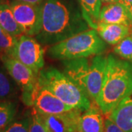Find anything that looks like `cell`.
Instances as JSON below:
<instances>
[{"mask_svg":"<svg viewBox=\"0 0 132 132\" xmlns=\"http://www.w3.org/2000/svg\"><path fill=\"white\" fill-rule=\"evenodd\" d=\"M41 13L42 26L35 38L43 46H51L91 29L74 0H44Z\"/></svg>","mask_w":132,"mask_h":132,"instance_id":"6da1fadb","label":"cell"},{"mask_svg":"<svg viewBox=\"0 0 132 132\" xmlns=\"http://www.w3.org/2000/svg\"><path fill=\"white\" fill-rule=\"evenodd\" d=\"M131 91L132 62L109 54L103 86L95 103L107 116Z\"/></svg>","mask_w":132,"mask_h":132,"instance_id":"7a4b0ae2","label":"cell"},{"mask_svg":"<svg viewBox=\"0 0 132 132\" xmlns=\"http://www.w3.org/2000/svg\"><path fill=\"white\" fill-rule=\"evenodd\" d=\"M64 73L75 81L89 96L96 101L104 82L107 57L102 54L63 60Z\"/></svg>","mask_w":132,"mask_h":132,"instance_id":"3957f363","label":"cell"},{"mask_svg":"<svg viewBox=\"0 0 132 132\" xmlns=\"http://www.w3.org/2000/svg\"><path fill=\"white\" fill-rule=\"evenodd\" d=\"M106 49V43L95 29H90L51 46L48 55L54 60H69L101 55Z\"/></svg>","mask_w":132,"mask_h":132,"instance_id":"277c9868","label":"cell"},{"mask_svg":"<svg viewBox=\"0 0 132 132\" xmlns=\"http://www.w3.org/2000/svg\"><path fill=\"white\" fill-rule=\"evenodd\" d=\"M38 81L73 109L84 112L92 104V100L85 91L64 72L55 68L42 69L38 73Z\"/></svg>","mask_w":132,"mask_h":132,"instance_id":"5b68a950","label":"cell"},{"mask_svg":"<svg viewBox=\"0 0 132 132\" xmlns=\"http://www.w3.org/2000/svg\"><path fill=\"white\" fill-rule=\"evenodd\" d=\"M0 59L10 76L21 90L22 101L27 106H32V94L38 74L14 57L1 56Z\"/></svg>","mask_w":132,"mask_h":132,"instance_id":"8992f818","label":"cell"},{"mask_svg":"<svg viewBox=\"0 0 132 132\" xmlns=\"http://www.w3.org/2000/svg\"><path fill=\"white\" fill-rule=\"evenodd\" d=\"M42 46L36 38L23 34L18 38L12 57L38 74L45 64Z\"/></svg>","mask_w":132,"mask_h":132,"instance_id":"52a82bcc","label":"cell"},{"mask_svg":"<svg viewBox=\"0 0 132 132\" xmlns=\"http://www.w3.org/2000/svg\"><path fill=\"white\" fill-rule=\"evenodd\" d=\"M10 5L23 33L35 37L40 32L42 26L41 4L35 5L13 0Z\"/></svg>","mask_w":132,"mask_h":132,"instance_id":"ba28073f","label":"cell"},{"mask_svg":"<svg viewBox=\"0 0 132 132\" xmlns=\"http://www.w3.org/2000/svg\"><path fill=\"white\" fill-rule=\"evenodd\" d=\"M32 107L42 115L62 113L73 109L38 80L32 94Z\"/></svg>","mask_w":132,"mask_h":132,"instance_id":"9c48e42d","label":"cell"},{"mask_svg":"<svg viewBox=\"0 0 132 132\" xmlns=\"http://www.w3.org/2000/svg\"><path fill=\"white\" fill-rule=\"evenodd\" d=\"M82 112L73 109L62 113L41 115L46 132H79V121Z\"/></svg>","mask_w":132,"mask_h":132,"instance_id":"30bf717a","label":"cell"},{"mask_svg":"<svg viewBox=\"0 0 132 132\" xmlns=\"http://www.w3.org/2000/svg\"><path fill=\"white\" fill-rule=\"evenodd\" d=\"M98 22L126 24L132 28L131 8L122 2L109 3L101 7Z\"/></svg>","mask_w":132,"mask_h":132,"instance_id":"8fae6325","label":"cell"},{"mask_svg":"<svg viewBox=\"0 0 132 132\" xmlns=\"http://www.w3.org/2000/svg\"><path fill=\"white\" fill-rule=\"evenodd\" d=\"M103 112L95 101L79 118V132H104L105 119Z\"/></svg>","mask_w":132,"mask_h":132,"instance_id":"7c38bea8","label":"cell"},{"mask_svg":"<svg viewBox=\"0 0 132 132\" xmlns=\"http://www.w3.org/2000/svg\"><path fill=\"white\" fill-rule=\"evenodd\" d=\"M125 132H132V91L107 115Z\"/></svg>","mask_w":132,"mask_h":132,"instance_id":"4fadbf2b","label":"cell"},{"mask_svg":"<svg viewBox=\"0 0 132 132\" xmlns=\"http://www.w3.org/2000/svg\"><path fill=\"white\" fill-rule=\"evenodd\" d=\"M99 36L106 44L115 46L131 33V27L121 24L98 22L96 29Z\"/></svg>","mask_w":132,"mask_h":132,"instance_id":"5bb4252c","label":"cell"},{"mask_svg":"<svg viewBox=\"0 0 132 132\" xmlns=\"http://www.w3.org/2000/svg\"><path fill=\"white\" fill-rule=\"evenodd\" d=\"M83 15L91 29H97L102 2L101 0H77Z\"/></svg>","mask_w":132,"mask_h":132,"instance_id":"9a60e30c","label":"cell"},{"mask_svg":"<svg viewBox=\"0 0 132 132\" xmlns=\"http://www.w3.org/2000/svg\"><path fill=\"white\" fill-rule=\"evenodd\" d=\"M0 26L15 37L24 34L15 19L10 4L0 3Z\"/></svg>","mask_w":132,"mask_h":132,"instance_id":"2e32d148","label":"cell"},{"mask_svg":"<svg viewBox=\"0 0 132 132\" xmlns=\"http://www.w3.org/2000/svg\"><path fill=\"white\" fill-rule=\"evenodd\" d=\"M19 86L10 76L7 69L0 65V101L11 100L17 95Z\"/></svg>","mask_w":132,"mask_h":132,"instance_id":"e0dca14e","label":"cell"},{"mask_svg":"<svg viewBox=\"0 0 132 132\" xmlns=\"http://www.w3.org/2000/svg\"><path fill=\"white\" fill-rule=\"evenodd\" d=\"M17 112L16 104L11 100L0 101V129L5 128L15 120Z\"/></svg>","mask_w":132,"mask_h":132,"instance_id":"ac0fdd59","label":"cell"},{"mask_svg":"<svg viewBox=\"0 0 132 132\" xmlns=\"http://www.w3.org/2000/svg\"><path fill=\"white\" fill-rule=\"evenodd\" d=\"M19 37H15L0 26V57H12Z\"/></svg>","mask_w":132,"mask_h":132,"instance_id":"d6986e66","label":"cell"},{"mask_svg":"<svg viewBox=\"0 0 132 132\" xmlns=\"http://www.w3.org/2000/svg\"><path fill=\"white\" fill-rule=\"evenodd\" d=\"M114 52L123 60L132 62V35H129L118 43L114 48Z\"/></svg>","mask_w":132,"mask_h":132,"instance_id":"ffe728a7","label":"cell"},{"mask_svg":"<svg viewBox=\"0 0 132 132\" xmlns=\"http://www.w3.org/2000/svg\"><path fill=\"white\" fill-rule=\"evenodd\" d=\"M28 118L29 132H46L42 115L33 107Z\"/></svg>","mask_w":132,"mask_h":132,"instance_id":"44dd1931","label":"cell"},{"mask_svg":"<svg viewBox=\"0 0 132 132\" xmlns=\"http://www.w3.org/2000/svg\"><path fill=\"white\" fill-rule=\"evenodd\" d=\"M5 132H29V118L14 120L5 128Z\"/></svg>","mask_w":132,"mask_h":132,"instance_id":"7402d4cb","label":"cell"},{"mask_svg":"<svg viewBox=\"0 0 132 132\" xmlns=\"http://www.w3.org/2000/svg\"><path fill=\"white\" fill-rule=\"evenodd\" d=\"M104 132H125L122 128L118 126L108 118L105 119V129Z\"/></svg>","mask_w":132,"mask_h":132,"instance_id":"603a6c76","label":"cell"},{"mask_svg":"<svg viewBox=\"0 0 132 132\" xmlns=\"http://www.w3.org/2000/svg\"><path fill=\"white\" fill-rule=\"evenodd\" d=\"M16 1L28 2V3H31V4H35V5H40V4L42 3L44 0H16Z\"/></svg>","mask_w":132,"mask_h":132,"instance_id":"cb8c5ba5","label":"cell"},{"mask_svg":"<svg viewBox=\"0 0 132 132\" xmlns=\"http://www.w3.org/2000/svg\"><path fill=\"white\" fill-rule=\"evenodd\" d=\"M101 2L104 3L109 4V3H114V2H122V0H101Z\"/></svg>","mask_w":132,"mask_h":132,"instance_id":"d4e9b609","label":"cell"},{"mask_svg":"<svg viewBox=\"0 0 132 132\" xmlns=\"http://www.w3.org/2000/svg\"><path fill=\"white\" fill-rule=\"evenodd\" d=\"M122 2L126 5H127L128 7L131 8L132 7V0H122Z\"/></svg>","mask_w":132,"mask_h":132,"instance_id":"484cf974","label":"cell"},{"mask_svg":"<svg viewBox=\"0 0 132 132\" xmlns=\"http://www.w3.org/2000/svg\"><path fill=\"white\" fill-rule=\"evenodd\" d=\"M5 128H3V129H0V132H5Z\"/></svg>","mask_w":132,"mask_h":132,"instance_id":"4316f807","label":"cell"},{"mask_svg":"<svg viewBox=\"0 0 132 132\" xmlns=\"http://www.w3.org/2000/svg\"><path fill=\"white\" fill-rule=\"evenodd\" d=\"M131 13H132V7H131Z\"/></svg>","mask_w":132,"mask_h":132,"instance_id":"83f0119b","label":"cell"},{"mask_svg":"<svg viewBox=\"0 0 132 132\" xmlns=\"http://www.w3.org/2000/svg\"><path fill=\"white\" fill-rule=\"evenodd\" d=\"M1 1H2V0H0V3H1Z\"/></svg>","mask_w":132,"mask_h":132,"instance_id":"f1b7e54d","label":"cell"},{"mask_svg":"<svg viewBox=\"0 0 132 132\" xmlns=\"http://www.w3.org/2000/svg\"><path fill=\"white\" fill-rule=\"evenodd\" d=\"M131 35H132V32H131Z\"/></svg>","mask_w":132,"mask_h":132,"instance_id":"f546056e","label":"cell"}]
</instances>
